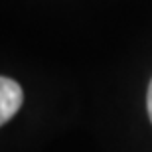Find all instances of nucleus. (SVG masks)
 <instances>
[{"instance_id":"nucleus-1","label":"nucleus","mask_w":152,"mask_h":152,"mask_svg":"<svg viewBox=\"0 0 152 152\" xmlns=\"http://www.w3.org/2000/svg\"><path fill=\"white\" fill-rule=\"evenodd\" d=\"M22 99H24L22 87L14 79L2 75V79H0V123L2 124L8 123L18 113Z\"/></svg>"},{"instance_id":"nucleus-2","label":"nucleus","mask_w":152,"mask_h":152,"mask_svg":"<svg viewBox=\"0 0 152 152\" xmlns=\"http://www.w3.org/2000/svg\"><path fill=\"white\" fill-rule=\"evenodd\" d=\"M146 109H148V117L152 121V81L148 85V93H146Z\"/></svg>"}]
</instances>
